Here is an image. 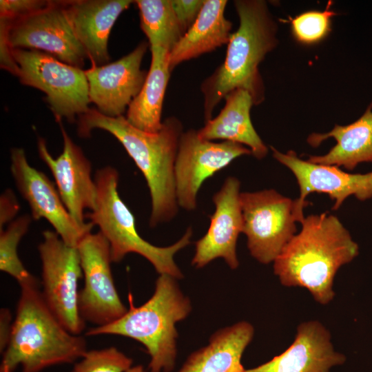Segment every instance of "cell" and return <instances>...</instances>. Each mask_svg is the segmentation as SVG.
Segmentation results:
<instances>
[{"mask_svg": "<svg viewBox=\"0 0 372 372\" xmlns=\"http://www.w3.org/2000/svg\"><path fill=\"white\" fill-rule=\"evenodd\" d=\"M94 129L113 135L143 174L152 201L149 225L173 218L178 210L174 165L183 133L180 121L167 118L158 132L149 133L134 127L123 116L109 117L92 108L79 117L77 131L79 136L88 137Z\"/></svg>", "mask_w": 372, "mask_h": 372, "instance_id": "1", "label": "cell"}, {"mask_svg": "<svg viewBox=\"0 0 372 372\" xmlns=\"http://www.w3.org/2000/svg\"><path fill=\"white\" fill-rule=\"evenodd\" d=\"M302 228L273 261V271L286 287L307 289L322 304L334 297L338 270L358 254V246L339 219L322 213L304 217Z\"/></svg>", "mask_w": 372, "mask_h": 372, "instance_id": "2", "label": "cell"}, {"mask_svg": "<svg viewBox=\"0 0 372 372\" xmlns=\"http://www.w3.org/2000/svg\"><path fill=\"white\" fill-rule=\"evenodd\" d=\"M239 27L230 36L224 63L201 85L206 121L218 103L236 89L247 90L255 104L263 100L258 65L278 44V26L266 1H234Z\"/></svg>", "mask_w": 372, "mask_h": 372, "instance_id": "3", "label": "cell"}, {"mask_svg": "<svg viewBox=\"0 0 372 372\" xmlns=\"http://www.w3.org/2000/svg\"><path fill=\"white\" fill-rule=\"evenodd\" d=\"M9 344L0 372H41L52 366L78 361L87 351L86 340L69 332L45 304L39 282L20 287Z\"/></svg>", "mask_w": 372, "mask_h": 372, "instance_id": "4", "label": "cell"}, {"mask_svg": "<svg viewBox=\"0 0 372 372\" xmlns=\"http://www.w3.org/2000/svg\"><path fill=\"white\" fill-rule=\"evenodd\" d=\"M176 280L167 274H159L154 292L147 301L140 307L131 304L120 319L107 325L94 327L85 335L132 338L142 344L149 355V372H172L177 357L176 324L192 311L191 302Z\"/></svg>", "mask_w": 372, "mask_h": 372, "instance_id": "5", "label": "cell"}, {"mask_svg": "<svg viewBox=\"0 0 372 372\" xmlns=\"http://www.w3.org/2000/svg\"><path fill=\"white\" fill-rule=\"evenodd\" d=\"M118 179V171L112 167L97 170L94 176L96 204L94 209L87 214L90 223L98 226L107 240L112 262H119L128 254L135 253L147 259L159 274L182 278L183 274L174 261V256L189 244L192 228L168 247H157L144 240L137 231L133 214L119 196Z\"/></svg>", "mask_w": 372, "mask_h": 372, "instance_id": "6", "label": "cell"}, {"mask_svg": "<svg viewBox=\"0 0 372 372\" xmlns=\"http://www.w3.org/2000/svg\"><path fill=\"white\" fill-rule=\"evenodd\" d=\"M12 54L20 82L45 94L57 122L64 118L73 122L90 109L85 70L39 50L14 48Z\"/></svg>", "mask_w": 372, "mask_h": 372, "instance_id": "7", "label": "cell"}, {"mask_svg": "<svg viewBox=\"0 0 372 372\" xmlns=\"http://www.w3.org/2000/svg\"><path fill=\"white\" fill-rule=\"evenodd\" d=\"M38 250L43 298L69 332L80 335L85 321L79 310L78 287L83 271L77 247L67 245L54 231L45 230Z\"/></svg>", "mask_w": 372, "mask_h": 372, "instance_id": "8", "label": "cell"}, {"mask_svg": "<svg viewBox=\"0 0 372 372\" xmlns=\"http://www.w3.org/2000/svg\"><path fill=\"white\" fill-rule=\"evenodd\" d=\"M240 205L251 255L262 264L273 262L296 231L295 200L265 189L240 192Z\"/></svg>", "mask_w": 372, "mask_h": 372, "instance_id": "9", "label": "cell"}, {"mask_svg": "<svg viewBox=\"0 0 372 372\" xmlns=\"http://www.w3.org/2000/svg\"><path fill=\"white\" fill-rule=\"evenodd\" d=\"M84 278L79 291V310L82 319L95 327L107 325L127 311L116 290L111 270V250L99 231L85 235L77 246Z\"/></svg>", "mask_w": 372, "mask_h": 372, "instance_id": "10", "label": "cell"}, {"mask_svg": "<svg viewBox=\"0 0 372 372\" xmlns=\"http://www.w3.org/2000/svg\"><path fill=\"white\" fill-rule=\"evenodd\" d=\"M250 154L248 147L238 143L205 140L194 130L183 132L174 165L178 205L189 211L196 209L197 194L203 182L234 159Z\"/></svg>", "mask_w": 372, "mask_h": 372, "instance_id": "11", "label": "cell"}, {"mask_svg": "<svg viewBox=\"0 0 372 372\" xmlns=\"http://www.w3.org/2000/svg\"><path fill=\"white\" fill-rule=\"evenodd\" d=\"M10 171L16 186L28 203L34 220L45 219L67 245L77 247L94 225H82L71 216L54 185L42 172L32 167L22 148L10 153Z\"/></svg>", "mask_w": 372, "mask_h": 372, "instance_id": "12", "label": "cell"}, {"mask_svg": "<svg viewBox=\"0 0 372 372\" xmlns=\"http://www.w3.org/2000/svg\"><path fill=\"white\" fill-rule=\"evenodd\" d=\"M8 35L12 49L41 51L79 68L87 58L72 30L63 1H52L46 8L10 21Z\"/></svg>", "mask_w": 372, "mask_h": 372, "instance_id": "13", "label": "cell"}, {"mask_svg": "<svg viewBox=\"0 0 372 372\" xmlns=\"http://www.w3.org/2000/svg\"><path fill=\"white\" fill-rule=\"evenodd\" d=\"M273 156L288 167L295 176L300 196L295 200L298 223L304 220L306 197L311 193H325L334 201L332 209H338L344 200L354 195L360 200L372 198V172L349 174L335 165H326L300 159L293 151L284 154L271 147Z\"/></svg>", "mask_w": 372, "mask_h": 372, "instance_id": "14", "label": "cell"}, {"mask_svg": "<svg viewBox=\"0 0 372 372\" xmlns=\"http://www.w3.org/2000/svg\"><path fill=\"white\" fill-rule=\"evenodd\" d=\"M59 123L63 141L61 154L54 158L42 138L38 140V152L52 172L67 209L79 224L83 225L87 223L84 220L85 210H94L96 204L97 189L92 177V164Z\"/></svg>", "mask_w": 372, "mask_h": 372, "instance_id": "15", "label": "cell"}, {"mask_svg": "<svg viewBox=\"0 0 372 372\" xmlns=\"http://www.w3.org/2000/svg\"><path fill=\"white\" fill-rule=\"evenodd\" d=\"M148 43L143 41L130 53L105 65L85 70L90 103L109 117L123 116L141 92L147 73L141 68Z\"/></svg>", "mask_w": 372, "mask_h": 372, "instance_id": "16", "label": "cell"}, {"mask_svg": "<svg viewBox=\"0 0 372 372\" xmlns=\"http://www.w3.org/2000/svg\"><path fill=\"white\" fill-rule=\"evenodd\" d=\"M240 181L228 177L213 198L215 211L207 233L196 242L192 265L202 268L221 258L231 269L238 267L236 244L243 230L240 205Z\"/></svg>", "mask_w": 372, "mask_h": 372, "instance_id": "17", "label": "cell"}, {"mask_svg": "<svg viewBox=\"0 0 372 372\" xmlns=\"http://www.w3.org/2000/svg\"><path fill=\"white\" fill-rule=\"evenodd\" d=\"M335 351L329 331L316 320L300 324L293 343L282 353L245 372H330L344 363Z\"/></svg>", "mask_w": 372, "mask_h": 372, "instance_id": "18", "label": "cell"}, {"mask_svg": "<svg viewBox=\"0 0 372 372\" xmlns=\"http://www.w3.org/2000/svg\"><path fill=\"white\" fill-rule=\"evenodd\" d=\"M134 2L130 0L63 1L72 30L92 65L110 59L108 39L120 14Z\"/></svg>", "mask_w": 372, "mask_h": 372, "instance_id": "19", "label": "cell"}, {"mask_svg": "<svg viewBox=\"0 0 372 372\" xmlns=\"http://www.w3.org/2000/svg\"><path fill=\"white\" fill-rule=\"evenodd\" d=\"M225 104L219 114L207 121L203 127L197 130L205 140H223L249 147L258 159L267 155L268 149L255 130L250 118L253 96L246 90L236 89L225 97Z\"/></svg>", "mask_w": 372, "mask_h": 372, "instance_id": "20", "label": "cell"}, {"mask_svg": "<svg viewBox=\"0 0 372 372\" xmlns=\"http://www.w3.org/2000/svg\"><path fill=\"white\" fill-rule=\"evenodd\" d=\"M254 334L241 321L216 331L208 344L191 353L178 372H245L242 357Z\"/></svg>", "mask_w": 372, "mask_h": 372, "instance_id": "21", "label": "cell"}, {"mask_svg": "<svg viewBox=\"0 0 372 372\" xmlns=\"http://www.w3.org/2000/svg\"><path fill=\"white\" fill-rule=\"evenodd\" d=\"M330 137L336 141V144L326 154L311 156L308 161L342 166L349 170L360 163L372 162V103L355 122L347 125H335L327 133H313L308 136L307 142L316 147Z\"/></svg>", "mask_w": 372, "mask_h": 372, "instance_id": "22", "label": "cell"}, {"mask_svg": "<svg viewBox=\"0 0 372 372\" xmlns=\"http://www.w3.org/2000/svg\"><path fill=\"white\" fill-rule=\"evenodd\" d=\"M227 3L226 0H205L196 21L169 52L170 71L183 61L228 43L232 23L225 17Z\"/></svg>", "mask_w": 372, "mask_h": 372, "instance_id": "23", "label": "cell"}, {"mask_svg": "<svg viewBox=\"0 0 372 372\" xmlns=\"http://www.w3.org/2000/svg\"><path fill=\"white\" fill-rule=\"evenodd\" d=\"M152 60L144 85L130 105L126 120L134 127L156 133L161 127V113L169 81V52L159 47H150Z\"/></svg>", "mask_w": 372, "mask_h": 372, "instance_id": "24", "label": "cell"}, {"mask_svg": "<svg viewBox=\"0 0 372 372\" xmlns=\"http://www.w3.org/2000/svg\"><path fill=\"white\" fill-rule=\"evenodd\" d=\"M141 28L150 47L170 52L183 36L173 10L172 0H137Z\"/></svg>", "mask_w": 372, "mask_h": 372, "instance_id": "25", "label": "cell"}, {"mask_svg": "<svg viewBox=\"0 0 372 372\" xmlns=\"http://www.w3.org/2000/svg\"><path fill=\"white\" fill-rule=\"evenodd\" d=\"M29 215H23L0 231V270L14 278L20 287L39 282L25 267L18 255V246L28 232L32 221Z\"/></svg>", "mask_w": 372, "mask_h": 372, "instance_id": "26", "label": "cell"}, {"mask_svg": "<svg viewBox=\"0 0 372 372\" xmlns=\"http://www.w3.org/2000/svg\"><path fill=\"white\" fill-rule=\"evenodd\" d=\"M335 13L327 7L325 10H311L291 19V29L296 40L311 45L323 40L331 32V18Z\"/></svg>", "mask_w": 372, "mask_h": 372, "instance_id": "27", "label": "cell"}, {"mask_svg": "<svg viewBox=\"0 0 372 372\" xmlns=\"http://www.w3.org/2000/svg\"><path fill=\"white\" fill-rule=\"evenodd\" d=\"M132 359L114 347L87 351L70 372H126Z\"/></svg>", "mask_w": 372, "mask_h": 372, "instance_id": "28", "label": "cell"}, {"mask_svg": "<svg viewBox=\"0 0 372 372\" xmlns=\"http://www.w3.org/2000/svg\"><path fill=\"white\" fill-rule=\"evenodd\" d=\"M51 3L44 0H1L0 17L12 22L46 8Z\"/></svg>", "mask_w": 372, "mask_h": 372, "instance_id": "29", "label": "cell"}, {"mask_svg": "<svg viewBox=\"0 0 372 372\" xmlns=\"http://www.w3.org/2000/svg\"><path fill=\"white\" fill-rule=\"evenodd\" d=\"M205 0H172L173 10L183 35L198 18Z\"/></svg>", "mask_w": 372, "mask_h": 372, "instance_id": "30", "label": "cell"}, {"mask_svg": "<svg viewBox=\"0 0 372 372\" xmlns=\"http://www.w3.org/2000/svg\"><path fill=\"white\" fill-rule=\"evenodd\" d=\"M10 21L0 17V65L13 75H19V69L13 54L12 48L8 40V28Z\"/></svg>", "mask_w": 372, "mask_h": 372, "instance_id": "31", "label": "cell"}, {"mask_svg": "<svg viewBox=\"0 0 372 372\" xmlns=\"http://www.w3.org/2000/svg\"><path fill=\"white\" fill-rule=\"evenodd\" d=\"M19 209L14 193L10 189L5 190L0 197V231L15 219Z\"/></svg>", "mask_w": 372, "mask_h": 372, "instance_id": "32", "label": "cell"}, {"mask_svg": "<svg viewBox=\"0 0 372 372\" xmlns=\"http://www.w3.org/2000/svg\"><path fill=\"white\" fill-rule=\"evenodd\" d=\"M12 315L8 308L0 309V352L2 354L7 348L13 327Z\"/></svg>", "mask_w": 372, "mask_h": 372, "instance_id": "33", "label": "cell"}, {"mask_svg": "<svg viewBox=\"0 0 372 372\" xmlns=\"http://www.w3.org/2000/svg\"><path fill=\"white\" fill-rule=\"evenodd\" d=\"M126 372H147L142 365L132 366Z\"/></svg>", "mask_w": 372, "mask_h": 372, "instance_id": "34", "label": "cell"}]
</instances>
